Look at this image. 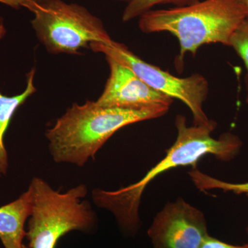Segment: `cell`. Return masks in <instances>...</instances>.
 Here are the masks:
<instances>
[{
  "label": "cell",
  "mask_w": 248,
  "mask_h": 248,
  "mask_svg": "<svg viewBox=\"0 0 248 248\" xmlns=\"http://www.w3.org/2000/svg\"><path fill=\"white\" fill-rule=\"evenodd\" d=\"M175 125L177 130L176 141L166 151L164 159L152 168L141 180L117 190L97 189L93 192L95 203L112 212L124 231L128 232L138 231L141 196L147 186L159 174L179 166L195 167L205 155H213L221 161H232L242 148V141L234 134L225 133L218 139L213 138L211 135L217 128L215 121L208 124L189 126L186 117L178 115Z\"/></svg>",
  "instance_id": "obj_1"
},
{
  "label": "cell",
  "mask_w": 248,
  "mask_h": 248,
  "mask_svg": "<svg viewBox=\"0 0 248 248\" xmlns=\"http://www.w3.org/2000/svg\"><path fill=\"white\" fill-rule=\"evenodd\" d=\"M168 108L128 109L103 107L87 101L74 104L46 130L49 151L58 164L84 166L120 129L162 117Z\"/></svg>",
  "instance_id": "obj_2"
},
{
  "label": "cell",
  "mask_w": 248,
  "mask_h": 248,
  "mask_svg": "<svg viewBox=\"0 0 248 248\" xmlns=\"http://www.w3.org/2000/svg\"><path fill=\"white\" fill-rule=\"evenodd\" d=\"M247 17L240 0H204L169 9L151 10L140 17L139 27L143 33L166 32L179 40V55L174 65L184 69L186 53L195 56L203 45L230 46L233 32Z\"/></svg>",
  "instance_id": "obj_3"
},
{
  "label": "cell",
  "mask_w": 248,
  "mask_h": 248,
  "mask_svg": "<svg viewBox=\"0 0 248 248\" xmlns=\"http://www.w3.org/2000/svg\"><path fill=\"white\" fill-rule=\"evenodd\" d=\"M32 195V213L26 236L30 248H55L59 240L73 231L88 232L96 218L84 184L60 192L44 179L34 177L29 187Z\"/></svg>",
  "instance_id": "obj_4"
},
{
  "label": "cell",
  "mask_w": 248,
  "mask_h": 248,
  "mask_svg": "<svg viewBox=\"0 0 248 248\" xmlns=\"http://www.w3.org/2000/svg\"><path fill=\"white\" fill-rule=\"evenodd\" d=\"M39 40L49 53L81 55L92 43L110 46L114 41L99 18L84 6L62 0H30L26 6Z\"/></svg>",
  "instance_id": "obj_5"
},
{
  "label": "cell",
  "mask_w": 248,
  "mask_h": 248,
  "mask_svg": "<svg viewBox=\"0 0 248 248\" xmlns=\"http://www.w3.org/2000/svg\"><path fill=\"white\" fill-rule=\"evenodd\" d=\"M90 48L115 59L130 68L152 89L185 104L192 112L194 125H203L212 122L203 111V103L209 93V83L202 75L196 73L184 78L172 76L169 72L143 61L126 46L115 41L110 46L99 42L92 43Z\"/></svg>",
  "instance_id": "obj_6"
},
{
  "label": "cell",
  "mask_w": 248,
  "mask_h": 248,
  "mask_svg": "<svg viewBox=\"0 0 248 248\" xmlns=\"http://www.w3.org/2000/svg\"><path fill=\"white\" fill-rule=\"evenodd\" d=\"M148 235L153 248H200L209 236L203 213L182 198L165 205Z\"/></svg>",
  "instance_id": "obj_7"
},
{
  "label": "cell",
  "mask_w": 248,
  "mask_h": 248,
  "mask_svg": "<svg viewBox=\"0 0 248 248\" xmlns=\"http://www.w3.org/2000/svg\"><path fill=\"white\" fill-rule=\"evenodd\" d=\"M110 75L104 91L95 102L103 107L128 109L168 108L174 99L148 86L128 67L106 56Z\"/></svg>",
  "instance_id": "obj_8"
},
{
  "label": "cell",
  "mask_w": 248,
  "mask_h": 248,
  "mask_svg": "<svg viewBox=\"0 0 248 248\" xmlns=\"http://www.w3.org/2000/svg\"><path fill=\"white\" fill-rule=\"evenodd\" d=\"M32 195L28 189L17 200L0 207V240L5 248H21L27 234L24 225L32 213Z\"/></svg>",
  "instance_id": "obj_9"
},
{
  "label": "cell",
  "mask_w": 248,
  "mask_h": 248,
  "mask_svg": "<svg viewBox=\"0 0 248 248\" xmlns=\"http://www.w3.org/2000/svg\"><path fill=\"white\" fill-rule=\"evenodd\" d=\"M35 69L27 75V86L17 95L6 96L0 93V177L6 175L9 169V157L5 146L4 138L11 120L16 111L36 92L34 78Z\"/></svg>",
  "instance_id": "obj_10"
},
{
  "label": "cell",
  "mask_w": 248,
  "mask_h": 248,
  "mask_svg": "<svg viewBox=\"0 0 248 248\" xmlns=\"http://www.w3.org/2000/svg\"><path fill=\"white\" fill-rule=\"evenodd\" d=\"M188 174L196 187L202 192L218 189L223 192H233L236 195L244 194L248 197V182L236 184L223 182L196 169L192 170Z\"/></svg>",
  "instance_id": "obj_11"
},
{
  "label": "cell",
  "mask_w": 248,
  "mask_h": 248,
  "mask_svg": "<svg viewBox=\"0 0 248 248\" xmlns=\"http://www.w3.org/2000/svg\"><path fill=\"white\" fill-rule=\"evenodd\" d=\"M200 0H132L127 4L122 15V21L128 22L137 17H140L153 10L157 5L172 4L175 7L189 6Z\"/></svg>",
  "instance_id": "obj_12"
},
{
  "label": "cell",
  "mask_w": 248,
  "mask_h": 248,
  "mask_svg": "<svg viewBox=\"0 0 248 248\" xmlns=\"http://www.w3.org/2000/svg\"><path fill=\"white\" fill-rule=\"evenodd\" d=\"M241 60L246 68V103L248 105V19H246L235 30L230 40V46Z\"/></svg>",
  "instance_id": "obj_13"
},
{
  "label": "cell",
  "mask_w": 248,
  "mask_h": 248,
  "mask_svg": "<svg viewBox=\"0 0 248 248\" xmlns=\"http://www.w3.org/2000/svg\"><path fill=\"white\" fill-rule=\"evenodd\" d=\"M200 248H248V241L247 244L241 246H234L227 244L209 235Z\"/></svg>",
  "instance_id": "obj_14"
},
{
  "label": "cell",
  "mask_w": 248,
  "mask_h": 248,
  "mask_svg": "<svg viewBox=\"0 0 248 248\" xmlns=\"http://www.w3.org/2000/svg\"><path fill=\"white\" fill-rule=\"evenodd\" d=\"M30 0H0V3H3L14 8H19L21 6L26 8Z\"/></svg>",
  "instance_id": "obj_15"
},
{
  "label": "cell",
  "mask_w": 248,
  "mask_h": 248,
  "mask_svg": "<svg viewBox=\"0 0 248 248\" xmlns=\"http://www.w3.org/2000/svg\"><path fill=\"white\" fill-rule=\"evenodd\" d=\"M241 4L244 6V9H246V14H247V17L246 19H248V0H240Z\"/></svg>",
  "instance_id": "obj_16"
},
{
  "label": "cell",
  "mask_w": 248,
  "mask_h": 248,
  "mask_svg": "<svg viewBox=\"0 0 248 248\" xmlns=\"http://www.w3.org/2000/svg\"><path fill=\"white\" fill-rule=\"evenodd\" d=\"M116 1H124V2H127L128 4L132 0H116Z\"/></svg>",
  "instance_id": "obj_17"
},
{
  "label": "cell",
  "mask_w": 248,
  "mask_h": 248,
  "mask_svg": "<svg viewBox=\"0 0 248 248\" xmlns=\"http://www.w3.org/2000/svg\"><path fill=\"white\" fill-rule=\"evenodd\" d=\"M246 232H247L248 238V226H247V228H246Z\"/></svg>",
  "instance_id": "obj_18"
},
{
  "label": "cell",
  "mask_w": 248,
  "mask_h": 248,
  "mask_svg": "<svg viewBox=\"0 0 248 248\" xmlns=\"http://www.w3.org/2000/svg\"><path fill=\"white\" fill-rule=\"evenodd\" d=\"M21 248H28L27 247V246H24V245H23L22 247Z\"/></svg>",
  "instance_id": "obj_19"
}]
</instances>
